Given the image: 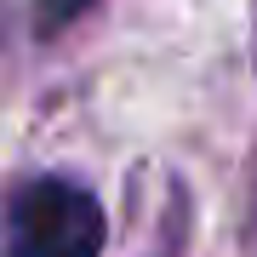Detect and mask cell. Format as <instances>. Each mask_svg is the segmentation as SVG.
Segmentation results:
<instances>
[{"mask_svg":"<svg viewBox=\"0 0 257 257\" xmlns=\"http://www.w3.org/2000/svg\"><path fill=\"white\" fill-rule=\"evenodd\" d=\"M6 240L12 257H97L109 223H103L97 194L80 189L74 177H35L12 194Z\"/></svg>","mask_w":257,"mask_h":257,"instance_id":"obj_1","label":"cell"},{"mask_svg":"<svg viewBox=\"0 0 257 257\" xmlns=\"http://www.w3.org/2000/svg\"><path fill=\"white\" fill-rule=\"evenodd\" d=\"M92 6H97V0H40V6H35V29H40V35H57V29H69L80 12H92Z\"/></svg>","mask_w":257,"mask_h":257,"instance_id":"obj_2","label":"cell"}]
</instances>
